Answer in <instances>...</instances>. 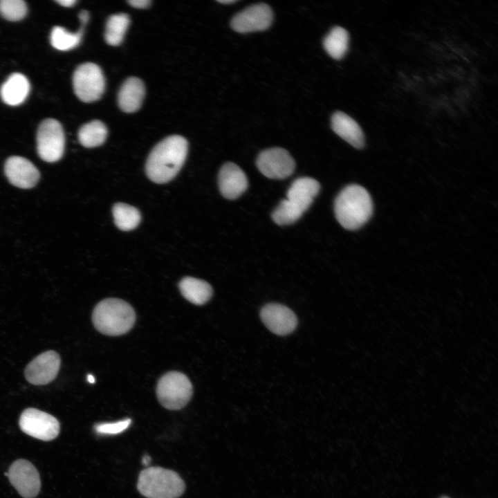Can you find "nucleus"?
Returning <instances> with one entry per match:
<instances>
[{"mask_svg":"<svg viewBox=\"0 0 498 498\" xmlns=\"http://www.w3.org/2000/svg\"><path fill=\"white\" fill-rule=\"evenodd\" d=\"M129 17L127 14L120 13L111 15L106 23L104 39L111 46H118L123 40L129 25Z\"/></svg>","mask_w":498,"mask_h":498,"instance_id":"nucleus-24","label":"nucleus"},{"mask_svg":"<svg viewBox=\"0 0 498 498\" xmlns=\"http://www.w3.org/2000/svg\"><path fill=\"white\" fill-rule=\"evenodd\" d=\"M219 187L225 199L234 200L248 188V182L243 171L236 164L225 163L219 173Z\"/></svg>","mask_w":498,"mask_h":498,"instance_id":"nucleus-15","label":"nucleus"},{"mask_svg":"<svg viewBox=\"0 0 498 498\" xmlns=\"http://www.w3.org/2000/svg\"><path fill=\"white\" fill-rule=\"evenodd\" d=\"M138 490L147 498H178L185 485L176 472L160 467H150L139 474Z\"/></svg>","mask_w":498,"mask_h":498,"instance_id":"nucleus-4","label":"nucleus"},{"mask_svg":"<svg viewBox=\"0 0 498 498\" xmlns=\"http://www.w3.org/2000/svg\"><path fill=\"white\" fill-rule=\"evenodd\" d=\"M26 13L27 6L22 0L0 1V14L8 21H19L26 16Z\"/></svg>","mask_w":498,"mask_h":498,"instance_id":"nucleus-27","label":"nucleus"},{"mask_svg":"<svg viewBox=\"0 0 498 498\" xmlns=\"http://www.w3.org/2000/svg\"><path fill=\"white\" fill-rule=\"evenodd\" d=\"M112 213L116 225L123 231L136 228L141 219L138 209L123 203H116L112 208Z\"/></svg>","mask_w":498,"mask_h":498,"instance_id":"nucleus-23","label":"nucleus"},{"mask_svg":"<svg viewBox=\"0 0 498 498\" xmlns=\"http://www.w3.org/2000/svg\"><path fill=\"white\" fill-rule=\"evenodd\" d=\"M8 477L11 484L24 498H34L40 490L39 472L27 460L18 459L14 461L9 468Z\"/></svg>","mask_w":498,"mask_h":498,"instance_id":"nucleus-10","label":"nucleus"},{"mask_svg":"<svg viewBox=\"0 0 498 498\" xmlns=\"http://www.w3.org/2000/svg\"><path fill=\"white\" fill-rule=\"evenodd\" d=\"M87 380L90 383H94L95 382V378L92 375H88L87 376Z\"/></svg>","mask_w":498,"mask_h":498,"instance_id":"nucleus-34","label":"nucleus"},{"mask_svg":"<svg viewBox=\"0 0 498 498\" xmlns=\"http://www.w3.org/2000/svg\"><path fill=\"white\" fill-rule=\"evenodd\" d=\"M64 147V132L61 124L53 118L43 120L37 133L39 156L46 162H56L62 157Z\"/></svg>","mask_w":498,"mask_h":498,"instance_id":"nucleus-7","label":"nucleus"},{"mask_svg":"<svg viewBox=\"0 0 498 498\" xmlns=\"http://www.w3.org/2000/svg\"><path fill=\"white\" fill-rule=\"evenodd\" d=\"M260 316L266 326L279 335L292 333L297 325V318L294 312L280 304L265 305L261 310Z\"/></svg>","mask_w":498,"mask_h":498,"instance_id":"nucleus-13","label":"nucleus"},{"mask_svg":"<svg viewBox=\"0 0 498 498\" xmlns=\"http://www.w3.org/2000/svg\"><path fill=\"white\" fill-rule=\"evenodd\" d=\"M127 3L133 8L143 9V8H147L150 6L151 1H149V0H129L127 1Z\"/></svg>","mask_w":498,"mask_h":498,"instance_id":"nucleus-29","label":"nucleus"},{"mask_svg":"<svg viewBox=\"0 0 498 498\" xmlns=\"http://www.w3.org/2000/svg\"><path fill=\"white\" fill-rule=\"evenodd\" d=\"M349 42L348 32L340 26H335L324 37L323 46L332 58L340 59L348 50Z\"/></svg>","mask_w":498,"mask_h":498,"instance_id":"nucleus-21","label":"nucleus"},{"mask_svg":"<svg viewBox=\"0 0 498 498\" xmlns=\"http://www.w3.org/2000/svg\"><path fill=\"white\" fill-rule=\"evenodd\" d=\"M145 93V86L141 80L136 77L127 79L118 95L120 108L126 113L136 111L142 104Z\"/></svg>","mask_w":498,"mask_h":498,"instance_id":"nucleus-18","label":"nucleus"},{"mask_svg":"<svg viewBox=\"0 0 498 498\" xmlns=\"http://www.w3.org/2000/svg\"><path fill=\"white\" fill-rule=\"evenodd\" d=\"M92 321L95 328L101 333L117 336L131 329L136 321V313L125 301L107 298L95 306Z\"/></svg>","mask_w":498,"mask_h":498,"instance_id":"nucleus-3","label":"nucleus"},{"mask_svg":"<svg viewBox=\"0 0 498 498\" xmlns=\"http://www.w3.org/2000/svg\"><path fill=\"white\" fill-rule=\"evenodd\" d=\"M4 172L12 185L22 189L35 187L40 176L39 170L29 160L17 156L6 160Z\"/></svg>","mask_w":498,"mask_h":498,"instance_id":"nucleus-14","label":"nucleus"},{"mask_svg":"<svg viewBox=\"0 0 498 498\" xmlns=\"http://www.w3.org/2000/svg\"><path fill=\"white\" fill-rule=\"evenodd\" d=\"M56 2L64 7H72L76 3V0H57Z\"/></svg>","mask_w":498,"mask_h":498,"instance_id":"nucleus-30","label":"nucleus"},{"mask_svg":"<svg viewBox=\"0 0 498 498\" xmlns=\"http://www.w3.org/2000/svg\"><path fill=\"white\" fill-rule=\"evenodd\" d=\"M302 213L294 208L286 199L282 200L272 213V219L279 225H290L296 222Z\"/></svg>","mask_w":498,"mask_h":498,"instance_id":"nucleus-26","label":"nucleus"},{"mask_svg":"<svg viewBox=\"0 0 498 498\" xmlns=\"http://www.w3.org/2000/svg\"><path fill=\"white\" fill-rule=\"evenodd\" d=\"M29 91L30 84L26 76L15 73L2 84L0 95L6 104L17 106L24 102Z\"/></svg>","mask_w":498,"mask_h":498,"instance_id":"nucleus-19","label":"nucleus"},{"mask_svg":"<svg viewBox=\"0 0 498 498\" xmlns=\"http://www.w3.org/2000/svg\"><path fill=\"white\" fill-rule=\"evenodd\" d=\"M150 461H151V459H150L149 456H148V455H145L142 459V464H144L145 465H148L150 463Z\"/></svg>","mask_w":498,"mask_h":498,"instance_id":"nucleus-32","label":"nucleus"},{"mask_svg":"<svg viewBox=\"0 0 498 498\" xmlns=\"http://www.w3.org/2000/svg\"><path fill=\"white\" fill-rule=\"evenodd\" d=\"M256 165L259 172L272 179H284L294 172L295 163L289 152L281 147L262 151L257 156Z\"/></svg>","mask_w":498,"mask_h":498,"instance_id":"nucleus-9","label":"nucleus"},{"mask_svg":"<svg viewBox=\"0 0 498 498\" xmlns=\"http://www.w3.org/2000/svg\"><path fill=\"white\" fill-rule=\"evenodd\" d=\"M441 498H449V497H441Z\"/></svg>","mask_w":498,"mask_h":498,"instance_id":"nucleus-35","label":"nucleus"},{"mask_svg":"<svg viewBox=\"0 0 498 498\" xmlns=\"http://www.w3.org/2000/svg\"><path fill=\"white\" fill-rule=\"evenodd\" d=\"M131 423L127 418L115 423H104L95 426V431L100 434H118L127 430Z\"/></svg>","mask_w":498,"mask_h":498,"instance_id":"nucleus-28","label":"nucleus"},{"mask_svg":"<svg viewBox=\"0 0 498 498\" xmlns=\"http://www.w3.org/2000/svg\"><path fill=\"white\" fill-rule=\"evenodd\" d=\"M334 212L338 221L343 228L349 230H357L372 214L371 198L362 186L349 185L337 196L334 202Z\"/></svg>","mask_w":498,"mask_h":498,"instance_id":"nucleus-2","label":"nucleus"},{"mask_svg":"<svg viewBox=\"0 0 498 498\" xmlns=\"http://www.w3.org/2000/svg\"><path fill=\"white\" fill-rule=\"evenodd\" d=\"M178 287L182 295L192 304L202 305L212 297L213 290L205 281L192 277L183 278Z\"/></svg>","mask_w":498,"mask_h":498,"instance_id":"nucleus-20","label":"nucleus"},{"mask_svg":"<svg viewBox=\"0 0 498 498\" xmlns=\"http://www.w3.org/2000/svg\"><path fill=\"white\" fill-rule=\"evenodd\" d=\"M73 89L84 102H92L101 98L105 86L101 68L95 64L86 62L77 66L73 76Z\"/></svg>","mask_w":498,"mask_h":498,"instance_id":"nucleus-6","label":"nucleus"},{"mask_svg":"<svg viewBox=\"0 0 498 498\" xmlns=\"http://www.w3.org/2000/svg\"><path fill=\"white\" fill-rule=\"evenodd\" d=\"M60 357L54 351H47L37 356L26 367L25 378L35 385H46L57 376L60 367Z\"/></svg>","mask_w":498,"mask_h":498,"instance_id":"nucleus-12","label":"nucleus"},{"mask_svg":"<svg viewBox=\"0 0 498 498\" xmlns=\"http://www.w3.org/2000/svg\"><path fill=\"white\" fill-rule=\"evenodd\" d=\"M84 26L77 33H71L61 26H55L50 34L51 45L59 50H71L80 44Z\"/></svg>","mask_w":498,"mask_h":498,"instance_id":"nucleus-25","label":"nucleus"},{"mask_svg":"<svg viewBox=\"0 0 498 498\" xmlns=\"http://www.w3.org/2000/svg\"><path fill=\"white\" fill-rule=\"evenodd\" d=\"M19 425L24 433L46 441L55 439L60 430L57 418L35 408L26 409L21 414Z\"/></svg>","mask_w":498,"mask_h":498,"instance_id":"nucleus-8","label":"nucleus"},{"mask_svg":"<svg viewBox=\"0 0 498 498\" xmlns=\"http://www.w3.org/2000/svg\"><path fill=\"white\" fill-rule=\"evenodd\" d=\"M320 190V185L317 181L310 177H301L292 183L286 199L304 214L311 206Z\"/></svg>","mask_w":498,"mask_h":498,"instance_id":"nucleus-16","label":"nucleus"},{"mask_svg":"<svg viewBox=\"0 0 498 498\" xmlns=\"http://www.w3.org/2000/svg\"><path fill=\"white\" fill-rule=\"evenodd\" d=\"M273 19L270 7L266 3L252 5L237 13L231 20L232 28L240 33L261 31L270 27Z\"/></svg>","mask_w":498,"mask_h":498,"instance_id":"nucleus-11","label":"nucleus"},{"mask_svg":"<svg viewBox=\"0 0 498 498\" xmlns=\"http://www.w3.org/2000/svg\"><path fill=\"white\" fill-rule=\"evenodd\" d=\"M331 128L333 131L357 149L365 145V136L359 124L346 113L337 111L331 117Z\"/></svg>","mask_w":498,"mask_h":498,"instance_id":"nucleus-17","label":"nucleus"},{"mask_svg":"<svg viewBox=\"0 0 498 498\" xmlns=\"http://www.w3.org/2000/svg\"><path fill=\"white\" fill-rule=\"evenodd\" d=\"M187 141L178 135L164 138L151 151L145 170L148 178L156 183L173 179L183 165L187 154Z\"/></svg>","mask_w":498,"mask_h":498,"instance_id":"nucleus-1","label":"nucleus"},{"mask_svg":"<svg viewBox=\"0 0 498 498\" xmlns=\"http://www.w3.org/2000/svg\"><path fill=\"white\" fill-rule=\"evenodd\" d=\"M218 2H219L221 3H224V4H230V3H233L234 2H237V0H220V1H218Z\"/></svg>","mask_w":498,"mask_h":498,"instance_id":"nucleus-33","label":"nucleus"},{"mask_svg":"<svg viewBox=\"0 0 498 498\" xmlns=\"http://www.w3.org/2000/svg\"><path fill=\"white\" fill-rule=\"evenodd\" d=\"M107 136V127L100 120H93L84 124L78 131V140L80 144L88 148L102 145L106 140Z\"/></svg>","mask_w":498,"mask_h":498,"instance_id":"nucleus-22","label":"nucleus"},{"mask_svg":"<svg viewBox=\"0 0 498 498\" xmlns=\"http://www.w3.org/2000/svg\"><path fill=\"white\" fill-rule=\"evenodd\" d=\"M193 394L192 385L189 378L179 371H169L158 380L156 395L160 403L165 408L178 410L184 407Z\"/></svg>","mask_w":498,"mask_h":498,"instance_id":"nucleus-5","label":"nucleus"},{"mask_svg":"<svg viewBox=\"0 0 498 498\" xmlns=\"http://www.w3.org/2000/svg\"><path fill=\"white\" fill-rule=\"evenodd\" d=\"M79 17L82 26H85L89 19V12L86 10H82L79 14Z\"/></svg>","mask_w":498,"mask_h":498,"instance_id":"nucleus-31","label":"nucleus"}]
</instances>
